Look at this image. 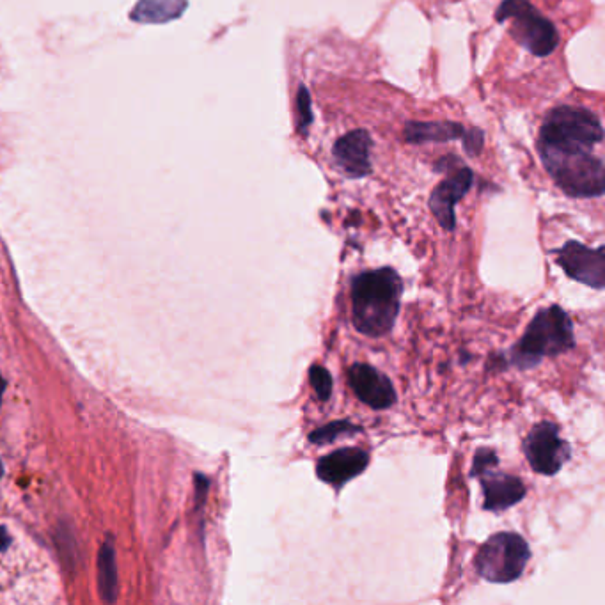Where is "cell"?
Masks as SVG:
<instances>
[{
	"instance_id": "cell-3",
	"label": "cell",
	"mask_w": 605,
	"mask_h": 605,
	"mask_svg": "<svg viewBox=\"0 0 605 605\" xmlns=\"http://www.w3.org/2000/svg\"><path fill=\"white\" fill-rule=\"evenodd\" d=\"M543 165L566 196L590 199L604 196V162L591 151L540 148Z\"/></svg>"
},
{
	"instance_id": "cell-23",
	"label": "cell",
	"mask_w": 605,
	"mask_h": 605,
	"mask_svg": "<svg viewBox=\"0 0 605 605\" xmlns=\"http://www.w3.org/2000/svg\"><path fill=\"white\" fill-rule=\"evenodd\" d=\"M2 474H4V467H2V460H0V478H2Z\"/></svg>"
},
{
	"instance_id": "cell-14",
	"label": "cell",
	"mask_w": 605,
	"mask_h": 605,
	"mask_svg": "<svg viewBox=\"0 0 605 605\" xmlns=\"http://www.w3.org/2000/svg\"><path fill=\"white\" fill-rule=\"evenodd\" d=\"M478 478H480L483 495H485L483 508L487 511L499 513V511L508 510L526 497L524 481L517 476L506 474V472L495 471V467L481 472Z\"/></svg>"
},
{
	"instance_id": "cell-18",
	"label": "cell",
	"mask_w": 605,
	"mask_h": 605,
	"mask_svg": "<svg viewBox=\"0 0 605 605\" xmlns=\"http://www.w3.org/2000/svg\"><path fill=\"white\" fill-rule=\"evenodd\" d=\"M309 380H311V385L318 394V398L322 401H329L332 396V377H330L329 371L325 370L323 366L315 364L309 370Z\"/></svg>"
},
{
	"instance_id": "cell-20",
	"label": "cell",
	"mask_w": 605,
	"mask_h": 605,
	"mask_svg": "<svg viewBox=\"0 0 605 605\" xmlns=\"http://www.w3.org/2000/svg\"><path fill=\"white\" fill-rule=\"evenodd\" d=\"M497 464H499V456H497L494 449H478L476 455H474V464H472V478H478L481 472L488 471V469H494V467H497Z\"/></svg>"
},
{
	"instance_id": "cell-15",
	"label": "cell",
	"mask_w": 605,
	"mask_h": 605,
	"mask_svg": "<svg viewBox=\"0 0 605 605\" xmlns=\"http://www.w3.org/2000/svg\"><path fill=\"white\" fill-rule=\"evenodd\" d=\"M187 6V0H139L130 16L141 24H165L180 18Z\"/></svg>"
},
{
	"instance_id": "cell-4",
	"label": "cell",
	"mask_w": 605,
	"mask_h": 605,
	"mask_svg": "<svg viewBox=\"0 0 605 605\" xmlns=\"http://www.w3.org/2000/svg\"><path fill=\"white\" fill-rule=\"evenodd\" d=\"M604 141L597 114L584 107L563 105L550 110L540 130V146L552 150L591 151Z\"/></svg>"
},
{
	"instance_id": "cell-13",
	"label": "cell",
	"mask_w": 605,
	"mask_h": 605,
	"mask_svg": "<svg viewBox=\"0 0 605 605\" xmlns=\"http://www.w3.org/2000/svg\"><path fill=\"white\" fill-rule=\"evenodd\" d=\"M373 141L366 130H354L343 135L334 144V157L348 178H364L371 173Z\"/></svg>"
},
{
	"instance_id": "cell-6",
	"label": "cell",
	"mask_w": 605,
	"mask_h": 605,
	"mask_svg": "<svg viewBox=\"0 0 605 605\" xmlns=\"http://www.w3.org/2000/svg\"><path fill=\"white\" fill-rule=\"evenodd\" d=\"M495 18L499 24L510 22L511 36L536 57H547L558 47L556 27L529 0H503Z\"/></svg>"
},
{
	"instance_id": "cell-8",
	"label": "cell",
	"mask_w": 605,
	"mask_h": 605,
	"mask_svg": "<svg viewBox=\"0 0 605 605\" xmlns=\"http://www.w3.org/2000/svg\"><path fill=\"white\" fill-rule=\"evenodd\" d=\"M559 267L565 270L570 279L586 284L595 290L605 288V249L600 245L590 249L579 242H566L554 251Z\"/></svg>"
},
{
	"instance_id": "cell-1",
	"label": "cell",
	"mask_w": 605,
	"mask_h": 605,
	"mask_svg": "<svg viewBox=\"0 0 605 605\" xmlns=\"http://www.w3.org/2000/svg\"><path fill=\"white\" fill-rule=\"evenodd\" d=\"M401 293L403 281L393 268L355 275L350 293L355 329L370 338L387 336L400 315Z\"/></svg>"
},
{
	"instance_id": "cell-12",
	"label": "cell",
	"mask_w": 605,
	"mask_h": 605,
	"mask_svg": "<svg viewBox=\"0 0 605 605\" xmlns=\"http://www.w3.org/2000/svg\"><path fill=\"white\" fill-rule=\"evenodd\" d=\"M474 173L469 167H460L456 173L448 176L433 190L430 196V210L440 226L446 231H453L456 226L455 206L471 190Z\"/></svg>"
},
{
	"instance_id": "cell-7",
	"label": "cell",
	"mask_w": 605,
	"mask_h": 605,
	"mask_svg": "<svg viewBox=\"0 0 605 605\" xmlns=\"http://www.w3.org/2000/svg\"><path fill=\"white\" fill-rule=\"evenodd\" d=\"M524 453L533 471L543 476H554L570 460L572 448L559 437L558 425L542 421L531 428L524 440Z\"/></svg>"
},
{
	"instance_id": "cell-16",
	"label": "cell",
	"mask_w": 605,
	"mask_h": 605,
	"mask_svg": "<svg viewBox=\"0 0 605 605\" xmlns=\"http://www.w3.org/2000/svg\"><path fill=\"white\" fill-rule=\"evenodd\" d=\"M98 577H100V593L107 604H112L118 595V570L112 540L103 543L98 556Z\"/></svg>"
},
{
	"instance_id": "cell-22",
	"label": "cell",
	"mask_w": 605,
	"mask_h": 605,
	"mask_svg": "<svg viewBox=\"0 0 605 605\" xmlns=\"http://www.w3.org/2000/svg\"><path fill=\"white\" fill-rule=\"evenodd\" d=\"M2 391H4V380H2V375H0V401H2Z\"/></svg>"
},
{
	"instance_id": "cell-19",
	"label": "cell",
	"mask_w": 605,
	"mask_h": 605,
	"mask_svg": "<svg viewBox=\"0 0 605 605\" xmlns=\"http://www.w3.org/2000/svg\"><path fill=\"white\" fill-rule=\"evenodd\" d=\"M297 112H299V132L302 135L307 134V128L313 121V112H311V95L306 86L299 87L297 93Z\"/></svg>"
},
{
	"instance_id": "cell-2",
	"label": "cell",
	"mask_w": 605,
	"mask_h": 605,
	"mask_svg": "<svg viewBox=\"0 0 605 605\" xmlns=\"http://www.w3.org/2000/svg\"><path fill=\"white\" fill-rule=\"evenodd\" d=\"M575 346L574 323L559 306L545 307L527 325L524 336L511 348L510 361L519 370H531L545 357L566 354Z\"/></svg>"
},
{
	"instance_id": "cell-10",
	"label": "cell",
	"mask_w": 605,
	"mask_h": 605,
	"mask_svg": "<svg viewBox=\"0 0 605 605\" xmlns=\"http://www.w3.org/2000/svg\"><path fill=\"white\" fill-rule=\"evenodd\" d=\"M348 384L355 396L375 410H385L396 403V391L387 375L370 364L357 362L348 370Z\"/></svg>"
},
{
	"instance_id": "cell-17",
	"label": "cell",
	"mask_w": 605,
	"mask_h": 605,
	"mask_svg": "<svg viewBox=\"0 0 605 605\" xmlns=\"http://www.w3.org/2000/svg\"><path fill=\"white\" fill-rule=\"evenodd\" d=\"M359 432H362L361 426H355L352 421L343 419V421H334V423H329V425L322 426V428H318L315 432H311L309 442L318 444V446H325V444H330V442L341 439V437H346V435L352 437L354 433Z\"/></svg>"
},
{
	"instance_id": "cell-5",
	"label": "cell",
	"mask_w": 605,
	"mask_h": 605,
	"mask_svg": "<svg viewBox=\"0 0 605 605\" xmlns=\"http://www.w3.org/2000/svg\"><path fill=\"white\" fill-rule=\"evenodd\" d=\"M531 559V549L524 536L513 531H503L490 536L481 545L474 566L485 581L494 584H510L522 577Z\"/></svg>"
},
{
	"instance_id": "cell-11",
	"label": "cell",
	"mask_w": 605,
	"mask_h": 605,
	"mask_svg": "<svg viewBox=\"0 0 605 605\" xmlns=\"http://www.w3.org/2000/svg\"><path fill=\"white\" fill-rule=\"evenodd\" d=\"M368 465L370 453L366 449L341 448L318 460L316 474L323 483L341 488L366 471Z\"/></svg>"
},
{
	"instance_id": "cell-21",
	"label": "cell",
	"mask_w": 605,
	"mask_h": 605,
	"mask_svg": "<svg viewBox=\"0 0 605 605\" xmlns=\"http://www.w3.org/2000/svg\"><path fill=\"white\" fill-rule=\"evenodd\" d=\"M9 543H11V538H9L8 533H6V529L0 527V549H6Z\"/></svg>"
},
{
	"instance_id": "cell-9",
	"label": "cell",
	"mask_w": 605,
	"mask_h": 605,
	"mask_svg": "<svg viewBox=\"0 0 605 605\" xmlns=\"http://www.w3.org/2000/svg\"><path fill=\"white\" fill-rule=\"evenodd\" d=\"M405 139L410 144H426V142H464L467 155L476 157L483 150V141L485 135L480 128H465L455 121H430V123H421V121H409L405 125Z\"/></svg>"
}]
</instances>
